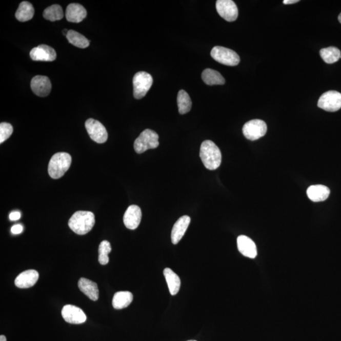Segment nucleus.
Wrapping results in <instances>:
<instances>
[{
  "label": "nucleus",
  "instance_id": "nucleus-1",
  "mask_svg": "<svg viewBox=\"0 0 341 341\" xmlns=\"http://www.w3.org/2000/svg\"><path fill=\"white\" fill-rule=\"evenodd\" d=\"M200 157L205 167L209 170H216L222 164V152L211 141H205L202 144Z\"/></svg>",
  "mask_w": 341,
  "mask_h": 341
},
{
  "label": "nucleus",
  "instance_id": "nucleus-2",
  "mask_svg": "<svg viewBox=\"0 0 341 341\" xmlns=\"http://www.w3.org/2000/svg\"><path fill=\"white\" fill-rule=\"evenodd\" d=\"M95 225V215L92 212L77 211L72 215L68 226L76 234L84 235L91 231Z\"/></svg>",
  "mask_w": 341,
  "mask_h": 341
},
{
  "label": "nucleus",
  "instance_id": "nucleus-3",
  "mask_svg": "<svg viewBox=\"0 0 341 341\" xmlns=\"http://www.w3.org/2000/svg\"><path fill=\"white\" fill-rule=\"evenodd\" d=\"M72 157L66 152H58L54 154L48 165V173L52 178H62L70 168Z\"/></svg>",
  "mask_w": 341,
  "mask_h": 341
},
{
  "label": "nucleus",
  "instance_id": "nucleus-4",
  "mask_svg": "<svg viewBox=\"0 0 341 341\" xmlns=\"http://www.w3.org/2000/svg\"><path fill=\"white\" fill-rule=\"evenodd\" d=\"M159 145L157 133L153 130L146 129L136 139L133 146L136 153L142 154L147 150L157 148Z\"/></svg>",
  "mask_w": 341,
  "mask_h": 341
},
{
  "label": "nucleus",
  "instance_id": "nucleus-5",
  "mask_svg": "<svg viewBox=\"0 0 341 341\" xmlns=\"http://www.w3.org/2000/svg\"><path fill=\"white\" fill-rule=\"evenodd\" d=\"M153 83V78L145 72L136 73L133 78V96L141 99L146 96Z\"/></svg>",
  "mask_w": 341,
  "mask_h": 341
},
{
  "label": "nucleus",
  "instance_id": "nucleus-6",
  "mask_svg": "<svg viewBox=\"0 0 341 341\" xmlns=\"http://www.w3.org/2000/svg\"><path fill=\"white\" fill-rule=\"evenodd\" d=\"M211 55L215 61L227 66H236L240 62L239 56L235 51L222 46H215L212 49Z\"/></svg>",
  "mask_w": 341,
  "mask_h": 341
},
{
  "label": "nucleus",
  "instance_id": "nucleus-7",
  "mask_svg": "<svg viewBox=\"0 0 341 341\" xmlns=\"http://www.w3.org/2000/svg\"><path fill=\"white\" fill-rule=\"evenodd\" d=\"M266 122L261 119H252L248 122L243 127V133L248 140L256 141L263 137L267 132Z\"/></svg>",
  "mask_w": 341,
  "mask_h": 341
},
{
  "label": "nucleus",
  "instance_id": "nucleus-8",
  "mask_svg": "<svg viewBox=\"0 0 341 341\" xmlns=\"http://www.w3.org/2000/svg\"><path fill=\"white\" fill-rule=\"evenodd\" d=\"M85 126L87 133L92 141L98 144H103L107 141L108 132L102 123L90 118L86 122Z\"/></svg>",
  "mask_w": 341,
  "mask_h": 341
},
{
  "label": "nucleus",
  "instance_id": "nucleus-9",
  "mask_svg": "<svg viewBox=\"0 0 341 341\" xmlns=\"http://www.w3.org/2000/svg\"><path fill=\"white\" fill-rule=\"evenodd\" d=\"M318 106L329 112L339 110L341 108V94L335 91L325 92L318 100Z\"/></svg>",
  "mask_w": 341,
  "mask_h": 341
},
{
  "label": "nucleus",
  "instance_id": "nucleus-10",
  "mask_svg": "<svg viewBox=\"0 0 341 341\" xmlns=\"http://www.w3.org/2000/svg\"><path fill=\"white\" fill-rule=\"evenodd\" d=\"M216 10L220 17L226 21H235L238 18V8L235 3L231 0H217Z\"/></svg>",
  "mask_w": 341,
  "mask_h": 341
},
{
  "label": "nucleus",
  "instance_id": "nucleus-11",
  "mask_svg": "<svg viewBox=\"0 0 341 341\" xmlns=\"http://www.w3.org/2000/svg\"><path fill=\"white\" fill-rule=\"evenodd\" d=\"M62 315L67 323L72 324H83L87 320V316L83 310L72 305H65L63 308Z\"/></svg>",
  "mask_w": 341,
  "mask_h": 341
},
{
  "label": "nucleus",
  "instance_id": "nucleus-12",
  "mask_svg": "<svg viewBox=\"0 0 341 341\" xmlns=\"http://www.w3.org/2000/svg\"><path fill=\"white\" fill-rule=\"evenodd\" d=\"M30 56L34 61L53 62L56 58V53L50 46L42 45L32 49Z\"/></svg>",
  "mask_w": 341,
  "mask_h": 341
},
{
  "label": "nucleus",
  "instance_id": "nucleus-13",
  "mask_svg": "<svg viewBox=\"0 0 341 341\" xmlns=\"http://www.w3.org/2000/svg\"><path fill=\"white\" fill-rule=\"evenodd\" d=\"M31 87L35 95L40 97H46L51 91V83L46 76L37 75L32 79Z\"/></svg>",
  "mask_w": 341,
  "mask_h": 341
},
{
  "label": "nucleus",
  "instance_id": "nucleus-14",
  "mask_svg": "<svg viewBox=\"0 0 341 341\" xmlns=\"http://www.w3.org/2000/svg\"><path fill=\"white\" fill-rule=\"evenodd\" d=\"M142 211L140 207L136 205H132L128 207L124 216L125 226L131 230L138 228L141 222Z\"/></svg>",
  "mask_w": 341,
  "mask_h": 341
},
{
  "label": "nucleus",
  "instance_id": "nucleus-15",
  "mask_svg": "<svg viewBox=\"0 0 341 341\" xmlns=\"http://www.w3.org/2000/svg\"><path fill=\"white\" fill-rule=\"evenodd\" d=\"M39 273L35 270H27L21 273L15 280V285L18 288L32 287L39 279Z\"/></svg>",
  "mask_w": 341,
  "mask_h": 341
},
{
  "label": "nucleus",
  "instance_id": "nucleus-16",
  "mask_svg": "<svg viewBox=\"0 0 341 341\" xmlns=\"http://www.w3.org/2000/svg\"><path fill=\"white\" fill-rule=\"evenodd\" d=\"M237 245L239 252L246 257L255 258L257 255L256 245L249 237L245 235L239 236L237 238Z\"/></svg>",
  "mask_w": 341,
  "mask_h": 341
},
{
  "label": "nucleus",
  "instance_id": "nucleus-17",
  "mask_svg": "<svg viewBox=\"0 0 341 341\" xmlns=\"http://www.w3.org/2000/svg\"><path fill=\"white\" fill-rule=\"evenodd\" d=\"M191 219L188 215H184L174 224L171 231V241L174 245L178 244L184 236L189 226Z\"/></svg>",
  "mask_w": 341,
  "mask_h": 341
},
{
  "label": "nucleus",
  "instance_id": "nucleus-18",
  "mask_svg": "<svg viewBox=\"0 0 341 341\" xmlns=\"http://www.w3.org/2000/svg\"><path fill=\"white\" fill-rule=\"evenodd\" d=\"M87 11L83 5L71 4L67 8L66 18L70 23H79L86 17Z\"/></svg>",
  "mask_w": 341,
  "mask_h": 341
},
{
  "label": "nucleus",
  "instance_id": "nucleus-19",
  "mask_svg": "<svg viewBox=\"0 0 341 341\" xmlns=\"http://www.w3.org/2000/svg\"><path fill=\"white\" fill-rule=\"evenodd\" d=\"M78 286L80 290L92 301H97L99 299V288L96 283L82 277L78 280Z\"/></svg>",
  "mask_w": 341,
  "mask_h": 341
},
{
  "label": "nucleus",
  "instance_id": "nucleus-20",
  "mask_svg": "<svg viewBox=\"0 0 341 341\" xmlns=\"http://www.w3.org/2000/svg\"><path fill=\"white\" fill-rule=\"evenodd\" d=\"M308 197L311 200L318 203L326 200L330 195V189L323 185H312L307 191Z\"/></svg>",
  "mask_w": 341,
  "mask_h": 341
},
{
  "label": "nucleus",
  "instance_id": "nucleus-21",
  "mask_svg": "<svg viewBox=\"0 0 341 341\" xmlns=\"http://www.w3.org/2000/svg\"><path fill=\"white\" fill-rule=\"evenodd\" d=\"M163 274L168 284L170 294L173 296L176 295L181 286V280L178 275L170 268H166L164 270Z\"/></svg>",
  "mask_w": 341,
  "mask_h": 341
},
{
  "label": "nucleus",
  "instance_id": "nucleus-22",
  "mask_svg": "<svg viewBox=\"0 0 341 341\" xmlns=\"http://www.w3.org/2000/svg\"><path fill=\"white\" fill-rule=\"evenodd\" d=\"M133 296L130 291L117 292L113 296V307L117 310L123 309L129 306L132 302Z\"/></svg>",
  "mask_w": 341,
  "mask_h": 341
},
{
  "label": "nucleus",
  "instance_id": "nucleus-23",
  "mask_svg": "<svg viewBox=\"0 0 341 341\" xmlns=\"http://www.w3.org/2000/svg\"><path fill=\"white\" fill-rule=\"evenodd\" d=\"M202 78L208 86L224 85L226 82L225 78L219 72L211 68H207L203 71Z\"/></svg>",
  "mask_w": 341,
  "mask_h": 341
},
{
  "label": "nucleus",
  "instance_id": "nucleus-24",
  "mask_svg": "<svg viewBox=\"0 0 341 341\" xmlns=\"http://www.w3.org/2000/svg\"><path fill=\"white\" fill-rule=\"evenodd\" d=\"M34 15L33 6L28 2H23L15 13V17L18 21L27 22L31 20Z\"/></svg>",
  "mask_w": 341,
  "mask_h": 341
},
{
  "label": "nucleus",
  "instance_id": "nucleus-25",
  "mask_svg": "<svg viewBox=\"0 0 341 341\" xmlns=\"http://www.w3.org/2000/svg\"><path fill=\"white\" fill-rule=\"evenodd\" d=\"M66 37L68 42L79 48H86L90 45L89 41L85 36L73 30L68 31Z\"/></svg>",
  "mask_w": 341,
  "mask_h": 341
},
{
  "label": "nucleus",
  "instance_id": "nucleus-26",
  "mask_svg": "<svg viewBox=\"0 0 341 341\" xmlns=\"http://www.w3.org/2000/svg\"><path fill=\"white\" fill-rule=\"evenodd\" d=\"M179 113L185 114L189 112L192 108V101L189 95L184 90H180L177 96Z\"/></svg>",
  "mask_w": 341,
  "mask_h": 341
},
{
  "label": "nucleus",
  "instance_id": "nucleus-27",
  "mask_svg": "<svg viewBox=\"0 0 341 341\" xmlns=\"http://www.w3.org/2000/svg\"><path fill=\"white\" fill-rule=\"evenodd\" d=\"M320 54L324 61L328 64L337 62L341 55L340 51L335 47L322 49Z\"/></svg>",
  "mask_w": 341,
  "mask_h": 341
},
{
  "label": "nucleus",
  "instance_id": "nucleus-28",
  "mask_svg": "<svg viewBox=\"0 0 341 341\" xmlns=\"http://www.w3.org/2000/svg\"><path fill=\"white\" fill-rule=\"evenodd\" d=\"M64 16L62 8L59 5H51L46 8L43 12L44 18L51 22L61 20Z\"/></svg>",
  "mask_w": 341,
  "mask_h": 341
},
{
  "label": "nucleus",
  "instance_id": "nucleus-29",
  "mask_svg": "<svg viewBox=\"0 0 341 341\" xmlns=\"http://www.w3.org/2000/svg\"><path fill=\"white\" fill-rule=\"evenodd\" d=\"M111 247L110 243L108 241H103L101 243L99 247V258L98 260L102 265L108 264L110 258H109L108 254L111 252Z\"/></svg>",
  "mask_w": 341,
  "mask_h": 341
},
{
  "label": "nucleus",
  "instance_id": "nucleus-30",
  "mask_svg": "<svg viewBox=\"0 0 341 341\" xmlns=\"http://www.w3.org/2000/svg\"><path fill=\"white\" fill-rule=\"evenodd\" d=\"M13 132L12 125L8 123H2L0 124V143L2 144L12 135Z\"/></svg>",
  "mask_w": 341,
  "mask_h": 341
},
{
  "label": "nucleus",
  "instance_id": "nucleus-31",
  "mask_svg": "<svg viewBox=\"0 0 341 341\" xmlns=\"http://www.w3.org/2000/svg\"><path fill=\"white\" fill-rule=\"evenodd\" d=\"M23 231V226L21 225H16L11 228V232L14 234H21Z\"/></svg>",
  "mask_w": 341,
  "mask_h": 341
},
{
  "label": "nucleus",
  "instance_id": "nucleus-32",
  "mask_svg": "<svg viewBox=\"0 0 341 341\" xmlns=\"http://www.w3.org/2000/svg\"><path fill=\"white\" fill-rule=\"evenodd\" d=\"M21 217V214L20 212L18 211L12 212V213H10L9 215V219L10 220H17L20 219Z\"/></svg>",
  "mask_w": 341,
  "mask_h": 341
},
{
  "label": "nucleus",
  "instance_id": "nucleus-33",
  "mask_svg": "<svg viewBox=\"0 0 341 341\" xmlns=\"http://www.w3.org/2000/svg\"><path fill=\"white\" fill-rule=\"evenodd\" d=\"M299 0H284L283 4L285 5H290L299 2Z\"/></svg>",
  "mask_w": 341,
  "mask_h": 341
},
{
  "label": "nucleus",
  "instance_id": "nucleus-34",
  "mask_svg": "<svg viewBox=\"0 0 341 341\" xmlns=\"http://www.w3.org/2000/svg\"><path fill=\"white\" fill-rule=\"evenodd\" d=\"M0 341H7V338L4 335H2L0 336Z\"/></svg>",
  "mask_w": 341,
  "mask_h": 341
},
{
  "label": "nucleus",
  "instance_id": "nucleus-35",
  "mask_svg": "<svg viewBox=\"0 0 341 341\" xmlns=\"http://www.w3.org/2000/svg\"><path fill=\"white\" fill-rule=\"evenodd\" d=\"M68 31H68L67 29H65L64 31H63V32H64V33H63V34H64L65 35V36L67 37Z\"/></svg>",
  "mask_w": 341,
  "mask_h": 341
},
{
  "label": "nucleus",
  "instance_id": "nucleus-36",
  "mask_svg": "<svg viewBox=\"0 0 341 341\" xmlns=\"http://www.w3.org/2000/svg\"><path fill=\"white\" fill-rule=\"evenodd\" d=\"M338 19H339V21L340 22V23L341 24V13H340V15H339V17H338Z\"/></svg>",
  "mask_w": 341,
  "mask_h": 341
},
{
  "label": "nucleus",
  "instance_id": "nucleus-37",
  "mask_svg": "<svg viewBox=\"0 0 341 341\" xmlns=\"http://www.w3.org/2000/svg\"><path fill=\"white\" fill-rule=\"evenodd\" d=\"M187 341H196L195 340H187Z\"/></svg>",
  "mask_w": 341,
  "mask_h": 341
},
{
  "label": "nucleus",
  "instance_id": "nucleus-38",
  "mask_svg": "<svg viewBox=\"0 0 341 341\" xmlns=\"http://www.w3.org/2000/svg\"><path fill=\"white\" fill-rule=\"evenodd\" d=\"M340 58H341V55H340Z\"/></svg>",
  "mask_w": 341,
  "mask_h": 341
}]
</instances>
